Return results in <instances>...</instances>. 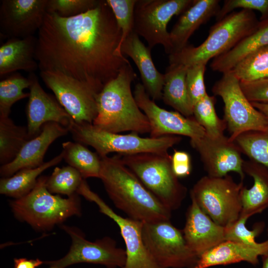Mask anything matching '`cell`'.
<instances>
[{"mask_svg": "<svg viewBox=\"0 0 268 268\" xmlns=\"http://www.w3.org/2000/svg\"><path fill=\"white\" fill-rule=\"evenodd\" d=\"M122 32L106 0L78 15L47 13L38 31L40 71L75 80L99 93L130 63L121 52Z\"/></svg>", "mask_w": 268, "mask_h": 268, "instance_id": "cell-1", "label": "cell"}, {"mask_svg": "<svg viewBox=\"0 0 268 268\" xmlns=\"http://www.w3.org/2000/svg\"><path fill=\"white\" fill-rule=\"evenodd\" d=\"M101 158L99 179L115 206L143 222L170 220L171 211L140 181L117 155Z\"/></svg>", "mask_w": 268, "mask_h": 268, "instance_id": "cell-2", "label": "cell"}, {"mask_svg": "<svg viewBox=\"0 0 268 268\" xmlns=\"http://www.w3.org/2000/svg\"><path fill=\"white\" fill-rule=\"evenodd\" d=\"M136 77L130 63L104 86L97 97V115L92 123L94 127L113 133H150L149 121L132 92L131 84Z\"/></svg>", "mask_w": 268, "mask_h": 268, "instance_id": "cell-3", "label": "cell"}, {"mask_svg": "<svg viewBox=\"0 0 268 268\" xmlns=\"http://www.w3.org/2000/svg\"><path fill=\"white\" fill-rule=\"evenodd\" d=\"M260 24L253 10L242 9L230 13L213 25L206 39L200 45H187L180 51L168 56L169 64L190 67L207 64L232 49L252 34Z\"/></svg>", "mask_w": 268, "mask_h": 268, "instance_id": "cell-4", "label": "cell"}, {"mask_svg": "<svg viewBox=\"0 0 268 268\" xmlns=\"http://www.w3.org/2000/svg\"><path fill=\"white\" fill-rule=\"evenodd\" d=\"M47 177L40 176L28 194L9 202L15 217L38 231L51 230L68 218L82 214L79 195L63 198L52 194L46 187Z\"/></svg>", "mask_w": 268, "mask_h": 268, "instance_id": "cell-5", "label": "cell"}, {"mask_svg": "<svg viewBox=\"0 0 268 268\" xmlns=\"http://www.w3.org/2000/svg\"><path fill=\"white\" fill-rule=\"evenodd\" d=\"M68 130L75 141L92 147L100 157L111 152L122 155L144 152L166 153L182 139L180 136L174 135L153 138L141 137L134 132L127 134L113 133L101 130L92 124L73 121Z\"/></svg>", "mask_w": 268, "mask_h": 268, "instance_id": "cell-6", "label": "cell"}, {"mask_svg": "<svg viewBox=\"0 0 268 268\" xmlns=\"http://www.w3.org/2000/svg\"><path fill=\"white\" fill-rule=\"evenodd\" d=\"M121 159L167 208L172 211L181 206L187 189L174 173L168 153L144 152L122 155Z\"/></svg>", "mask_w": 268, "mask_h": 268, "instance_id": "cell-7", "label": "cell"}, {"mask_svg": "<svg viewBox=\"0 0 268 268\" xmlns=\"http://www.w3.org/2000/svg\"><path fill=\"white\" fill-rule=\"evenodd\" d=\"M243 187V181L236 183L229 175L222 177L206 175L194 185L190 197L214 222L226 227L240 216Z\"/></svg>", "mask_w": 268, "mask_h": 268, "instance_id": "cell-8", "label": "cell"}, {"mask_svg": "<svg viewBox=\"0 0 268 268\" xmlns=\"http://www.w3.org/2000/svg\"><path fill=\"white\" fill-rule=\"evenodd\" d=\"M212 92L223 101V119L231 140L245 132L264 131L268 127V119L247 98L239 80L231 70L223 73L213 85Z\"/></svg>", "mask_w": 268, "mask_h": 268, "instance_id": "cell-9", "label": "cell"}, {"mask_svg": "<svg viewBox=\"0 0 268 268\" xmlns=\"http://www.w3.org/2000/svg\"><path fill=\"white\" fill-rule=\"evenodd\" d=\"M142 236L148 252L164 268H195L199 257L189 247L183 231L170 220L143 222Z\"/></svg>", "mask_w": 268, "mask_h": 268, "instance_id": "cell-10", "label": "cell"}, {"mask_svg": "<svg viewBox=\"0 0 268 268\" xmlns=\"http://www.w3.org/2000/svg\"><path fill=\"white\" fill-rule=\"evenodd\" d=\"M195 0H137L134 13L133 31L142 37L151 50L162 45L166 54L172 52L167 26L174 15L183 13Z\"/></svg>", "mask_w": 268, "mask_h": 268, "instance_id": "cell-11", "label": "cell"}, {"mask_svg": "<svg viewBox=\"0 0 268 268\" xmlns=\"http://www.w3.org/2000/svg\"><path fill=\"white\" fill-rule=\"evenodd\" d=\"M60 226L71 238L69 251L58 260L44 261L45 264L53 268H66L79 263L101 265L107 268H123L126 259V251L117 247L114 239L106 236L90 241L77 227L64 224Z\"/></svg>", "mask_w": 268, "mask_h": 268, "instance_id": "cell-12", "label": "cell"}, {"mask_svg": "<svg viewBox=\"0 0 268 268\" xmlns=\"http://www.w3.org/2000/svg\"><path fill=\"white\" fill-rule=\"evenodd\" d=\"M77 194L95 203L99 211L119 227L126 245V259L123 268H164L156 262L145 245L141 232L142 222L118 214L90 189L86 181L82 183Z\"/></svg>", "mask_w": 268, "mask_h": 268, "instance_id": "cell-13", "label": "cell"}, {"mask_svg": "<svg viewBox=\"0 0 268 268\" xmlns=\"http://www.w3.org/2000/svg\"><path fill=\"white\" fill-rule=\"evenodd\" d=\"M40 75L74 122L92 124L97 115V97L99 93L58 73L40 71Z\"/></svg>", "mask_w": 268, "mask_h": 268, "instance_id": "cell-14", "label": "cell"}, {"mask_svg": "<svg viewBox=\"0 0 268 268\" xmlns=\"http://www.w3.org/2000/svg\"><path fill=\"white\" fill-rule=\"evenodd\" d=\"M134 95L141 110L150 124V137L183 135L191 140L200 138L205 134L204 130L193 117H187L177 111H169L159 107L150 98L142 84L135 85Z\"/></svg>", "mask_w": 268, "mask_h": 268, "instance_id": "cell-15", "label": "cell"}, {"mask_svg": "<svg viewBox=\"0 0 268 268\" xmlns=\"http://www.w3.org/2000/svg\"><path fill=\"white\" fill-rule=\"evenodd\" d=\"M190 143L199 153L208 176L222 177L234 172L239 174L241 181L243 180L244 160L238 145L229 137L224 135L211 138L205 134L200 138L191 140Z\"/></svg>", "mask_w": 268, "mask_h": 268, "instance_id": "cell-16", "label": "cell"}, {"mask_svg": "<svg viewBox=\"0 0 268 268\" xmlns=\"http://www.w3.org/2000/svg\"><path fill=\"white\" fill-rule=\"evenodd\" d=\"M48 0H2L0 5V33L3 37L34 35L42 25Z\"/></svg>", "mask_w": 268, "mask_h": 268, "instance_id": "cell-17", "label": "cell"}, {"mask_svg": "<svg viewBox=\"0 0 268 268\" xmlns=\"http://www.w3.org/2000/svg\"><path fill=\"white\" fill-rule=\"evenodd\" d=\"M29 75L32 84L29 87L26 114L30 139L37 136L41 133L43 125L48 122L57 123L68 129L73 121L70 116L56 98L44 91L33 72Z\"/></svg>", "mask_w": 268, "mask_h": 268, "instance_id": "cell-18", "label": "cell"}, {"mask_svg": "<svg viewBox=\"0 0 268 268\" xmlns=\"http://www.w3.org/2000/svg\"><path fill=\"white\" fill-rule=\"evenodd\" d=\"M191 199L182 230L191 250L199 257L204 252L225 241V227L215 222Z\"/></svg>", "mask_w": 268, "mask_h": 268, "instance_id": "cell-19", "label": "cell"}, {"mask_svg": "<svg viewBox=\"0 0 268 268\" xmlns=\"http://www.w3.org/2000/svg\"><path fill=\"white\" fill-rule=\"evenodd\" d=\"M68 132V128L57 123H46L41 133L27 141L11 162L0 166V176L8 177L21 170L41 166L44 163V156L50 145L56 139L67 134Z\"/></svg>", "mask_w": 268, "mask_h": 268, "instance_id": "cell-20", "label": "cell"}, {"mask_svg": "<svg viewBox=\"0 0 268 268\" xmlns=\"http://www.w3.org/2000/svg\"><path fill=\"white\" fill-rule=\"evenodd\" d=\"M121 52L130 57L137 67L142 85L153 100L162 98L164 84V74L156 68L151 55V50L140 41L134 31L122 44Z\"/></svg>", "mask_w": 268, "mask_h": 268, "instance_id": "cell-21", "label": "cell"}, {"mask_svg": "<svg viewBox=\"0 0 268 268\" xmlns=\"http://www.w3.org/2000/svg\"><path fill=\"white\" fill-rule=\"evenodd\" d=\"M267 254H268V239L258 246L224 241L202 254L199 257L195 268H208L241 262L256 265L259 263V257Z\"/></svg>", "mask_w": 268, "mask_h": 268, "instance_id": "cell-22", "label": "cell"}, {"mask_svg": "<svg viewBox=\"0 0 268 268\" xmlns=\"http://www.w3.org/2000/svg\"><path fill=\"white\" fill-rule=\"evenodd\" d=\"M219 2L218 0H195L193 4L181 14L169 32L171 54L186 47L194 32L211 17L216 16L220 9Z\"/></svg>", "mask_w": 268, "mask_h": 268, "instance_id": "cell-23", "label": "cell"}, {"mask_svg": "<svg viewBox=\"0 0 268 268\" xmlns=\"http://www.w3.org/2000/svg\"><path fill=\"white\" fill-rule=\"evenodd\" d=\"M37 37L10 38L0 47V76L23 70L33 73L38 68L35 58Z\"/></svg>", "mask_w": 268, "mask_h": 268, "instance_id": "cell-24", "label": "cell"}, {"mask_svg": "<svg viewBox=\"0 0 268 268\" xmlns=\"http://www.w3.org/2000/svg\"><path fill=\"white\" fill-rule=\"evenodd\" d=\"M243 169L254 181L250 189L244 186L241 192L240 216L249 218L268 208V169L250 159L244 161Z\"/></svg>", "mask_w": 268, "mask_h": 268, "instance_id": "cell-25", "label": "cell"}, {"mask_svg": "<svg viewBox=\"0 0 268 268\" xmlns=\"http://www.w3.org/2000/svg\"><path fill=\"white\" fill-rule=\"evenodd\" d=\"M188 67L180 64H169L164 73L162 92L164 102L187 117L193 116L186 83Z\"/></svg>", "mask_w": 268, "mask_h": 268, "instance_id": "cell-26", "label": "cell"}, {"mask_svg": "<svg viewBox=\"0 0 268 268\" xmlns=\"http://www.w3.org/2000/svg\"><path fill=\"white\" fill-rule=\"evenodd\" d=\"M260 22L259 27L229 51L214 58L210 64L213 71L223 73L231 70L251 53L268 46V21Z\"/></svg>", "mask_w": 268, "mask_h": 268, "instance_id": "cell-27", "label": "cell"}, {"mask_svg": "<svg viewBox=\"0 0 268 268\" xmlns=\"http://www.w3.org/2000/svg\"><path fill=\"white\" fill-rule=\"evenodd\" d=\"M63 159L61 153L41 166L21 170L8 177L0 180V194L18 199L28 194L35 187L40 175Z\"/></svg>", "mask_w": 268, "mask_h": 268, "instance_id": "cell-28", "label": "cell"}, {"mask_svg": "<svg viewBox=\"0 0 268 268\" xmlns=\"http://www.w3.org/2000/svg\"><path fill=\"white\" fill-rule=\"evenodd\" d=\"M61 153L63 159L77 170L83 179L99 178L101 171V158L85 147L84 144L76 141H66L62 143Z\"/></svg>", "mask_w": 268, "mask_h": 268, "instance_id": "cell-29", "label": "cell"}, {"mask_svg": "<svg viewBox=\"0 0 268 268\" xmlns=\"http://www.w3.org/2000/svg\"><path fill=\"white\" fill-rule=\"evenodd\" d=\"M27 128L16 125L9 117H0V163L11 162L30 140Z\"/></svg>", "mask_w": 268, "mask_h": 268, "instance_id": "cell-30", "label": "cell"}, {"mask_svg": "<svg viewBox=\"0 0 268 268\" xmlns=\"http://www.w3.org/2000/svg\"><path fill=\"white\" fill-rule=\"evenodd\" d=\"M215 98L208 94L193 107V117L204 130L205 135L211 138L224 135L227 128L225 121L217 116L215 109Z\"/></svg>", "mask_w": 268, "mask_h": 268, "instance_id": "cell-31", "label": "cell"}, {"mask_svg": "<svg viewBox=\"0 0 268 268\" xmlns=\"http://www.w3.org/2000/svg\"><path fill=\"white\" fill-rule=\"evenodd\" d=\"M32 79L19 73H12L0 81V117H9L12 106L17 101L28 98L23 90L30 87Z\"/></svg>", "mask_w": 268, "mask_h": 268, "instance_id": "cell-32", "label": "cell"}, {"mask_svg": "<svg viewBox=\"0 0 268 268\" xmlns=\"http://www.w3.org/2000/svg\"><path fill=\"white\" fill-rule=\"evenodd\" d=\"M231 71L240 82L268 78V46L246 56Z\"/></svg>", "mask_w": 268, "mask_h": 268, "instance_id": "cell-33", "label": "cell"}, {"mask_svg": "<svg viewBox=\"0 0 268 268\" xmlns=\"http://www.w3.org/2000/svg\"><path fill=\"white\" fill-rule=\"evenodd\" d=\"M234 141L249 159L268 169V127L264 131L245 132Z\"/></svg>", "mask_w": 268, "mask_h": 268, "instance_id": "cell-34", "label": "cell"}, {"mask_svg": "<svg viewBox=\"0 0 268 268\" xmlns=\"http://www.w3.org/2000/svg\"><path fill=\"white\" fill-rule=\"evenodd\" d=\"M84 179L80 173L70 166L56 167L47 177L46 185L52 194H62L68 197L77 194Z\"/></svg>", "mask_w": 268, "mask_h": 268, "instance_id": "cell-35", "label": "cell"}, {"mask_svg": "<svg viewBox=\"0 0 268 268\" xmlns=\"http://www.w3.org/2000/svg\"><path fill=\"white\" fill-rule=\"evenodd\" d=\"M137 0H106L122 32V44L133 31L134 9Z\"/></svg>", "mask_w": 268, "mask_h": 268, "instance_id": "cell-36", "label": "cell"}, {"mask_svg": "<svg viewBox=\"0 0 268 268\" xmlns=\"http://www.w3.org/2000/svg\"><path fill=\"white\" fill-rule=\"evenodd\" d=\"M249 218L240 216L232 224L225 227V240L231 241L251 246H258L261 243H257L255 238L263 230L264 225L258 224L252 230L248 229L246 223Z\"/></svg>", "mask_w": 268, "mask_h": 268, "instance_id": "cell-37", "label": "cell"}, {"mask_svg": "<svg viewBox=\"0 0 268 268\" xmlns=\"http://www.w3.org/2000/svg\"><path fill=\"white\" fill-rule=\"evenodd\" d=\"M99 2L97 0H48L47 12L70 17L95 7Z\"/></svg>", "mask_w": 268, "mask_h": 268, "instance_id": "cell-38", "label": "cell"}, {"mask_svg": "<svg viewBox=\"0 0 268 268\" xmlns=\"http://www.w3.org/2000/svg\"><path fill=\"white\" fill-rule=\"evenodd\" d=\"M206 65L199 64L187 67L186 83L193 107L207 94L204 82Z\"/></svg>", "mask_w": 268, "mask_h": 268, "instance_id": "cell-39", "label": "cell"}, {"mask_svg": "<svg viewBox=\"0 0 268 268\" xmlns=\"http://www.w3.org/2000/svg\"><path fill=\"white\" fill-rule=\"evenodd\" d=\"M238 8L242 9L256 10L261 14L260 21H268V0H226L223 6L216 15L217 21H219L231 11Z\"/></svg>", "mask_w": 268, "mask_h": 268, "instance_id": "cell-40", "label": "cell"}, {"mask_svg": "<svg viewBox=\"0 0 268 268\" xmlns=\"http://www.w3.org/2000/svg\"><path fill=\"white\" fill-rule=\"evenodd\" d=\"M240 82L242 90L250 102L268 104V78Z\"/></svg>", "mask_w": 268, "mask_h": 268, "instance_id": "cell-41", "label": "cell"}, {"mask_svg": "<svg viewBox=\"0 0 268 268\" xmlns=\"http://www.w3.org/2000/svg\"><path fill=\"white\" fill-rule=\"evenodd\" d=\"M171 164L173 171L178 178L186 177L191 173V156L186 151L174 150L171 155Z\"/></svg>", "mask_w": 268, "mask_h": 268, "instance_id": "cell-42", "label": "cell"}, {"mask_svg": "<svg viewBox=\"0 0 268 268\" xmlns=\"http://www.w3.org/2000/svg\"><path fill=\"white\" fill-rule=\"evenodd\" d=\"M13 261V268H37L41 265L44 264V261L39 259L14 258Z\"/></svg>", "mask_w": 268, "mask_h": 268, "instance_id": "cell-43", "label": "cell"}, {"mask_svg": "<svg viewBox=\"0 0 268 268\" xmlns=\"http://www.w3.org/2000/svg\"><path fill=\"white\" fill-rule=\"evenodd\" d=\"M252 105L268 119V104L251 102Z\"/></svg>", "mask_w": 268, "mask_h": 268, "instance_id": "cell-44", "label": "cell"}, {"mask_svg": "<svg viewBox=\"0 0 268 268\" xmlns=\"http://www.w3.org/2000/svg\"><path fill=\"white\" fill-rule=\"evenodd\" d=\"M263 265L262 268H268V254L262 256Z\"/></svg>", "mask_w": 268, "mask_h": 268, "instance_id": "cell-45", "label": "cell"}, {"mask_svg": "<svg viewBox=\"0 0 268 268\" xmlns=\"http://www.w3.org/2000/svg\"><path fill=\"white\" fill-rule=\"evenodd\" d=\"M49 268H50V267H49Z\"/></svg>", "mask_w": 268, "mask_h": 268, "instance_id": "cell-46", "label": "cell"}]
</instances>
